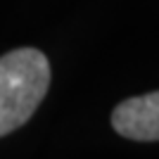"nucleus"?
<instances>
[{
	"label": "nucleus",
	"mask_w": 159,
	"mask_h": 159,
	"mask_svg": "<svg viewBox=\"0 0 159 159\" xmlns=\"http://www.w3.org/2000/svg\"><path fill=\"white\" fill-rule=\"evenodd\" d=\"M50 88V62L36 48H17L0 57V138L33 116Z\"/></svg>",
	"instance_id": "f257e3e1"
},
{
	"label": "nucleus",
	"mask_w": 159,
	"mask_h": 159,
	"mask_svg": "<svg viewBox=\"0 0 159 159\" xmlns=\"http://www.w3.org/2000/svg\"><path fill=\"white\" fill-rule=\"evenodd\" d=\"M112 126L128 140H159V90L119 102L112 112Z\"/></svg>",
	"instance_id": "f03ea898"
}]
</instances>
